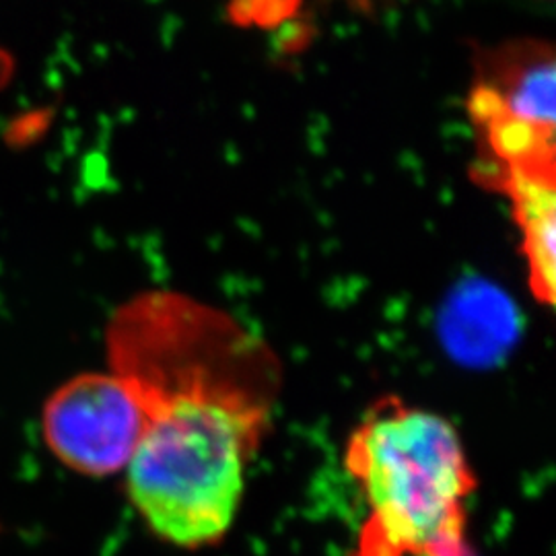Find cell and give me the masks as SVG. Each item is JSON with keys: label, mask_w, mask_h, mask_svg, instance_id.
Returning a JSON list of instances; mask_svg holds the SVG:
<instances>
[{"label": "cell", "mask_w": 556, "mask_h": 556, "mask_svg": "<svg viewBox=\"0 0 556 556\" xmlns=\"http://www.w3.org/2000/svg\"><path fill=\"white\" fill-rule=\"evenodd\" d=\"M11 68H13V62L9 56H4V54H0V85L7 80L9 77V73H11Z\"/></svg>", "instance_id": "cell-6"}, {"label": "cell", "mask_w": 556, "mask_h": 556, "mask_svg": "<svg viewBox=\"0 0 556 556\" xmlns=\"http://www.w3.org/2000/svg\"><path fill=\"white\" fill-rule=\"evenodd\" d=\"M540 2H546V4H551V2H553V0H540Z\"/></svg>", "instance_id": "cell-7"}, {"label": "cell", "mask_w": 556, "mask_h": 556, "mask_svg": "<svg viewBox=\"0 0 556 556\" xmlns=\"http://www.w3.org/2000/svg\"><path fill=\"white\" fill-rule=\"evenodd\" d=\"M514 204L523 254L528 260L530 289L540 303L555 301L556 178L532 174H503L491 181Z\"/></svg>", "instance_id": "cell-5"}, {"label": "cell", "mask_w": 556, "mask_h": 556, "mask_svg": "<svg viewBox=\"0 0 556 556\" xmlns=\"http://www.w3.org/2000/svg\"><path fill=\"white\" fill-rule=\"evenodd\" d=\"M41 433L64 466L85 477H110L135 454L142 415L116 376L83 374L48 397Z\"/></svg>", "instance_id": "cell-3"}, {"label": "cell", "mask_w": 556, "mask_h": 556, "mask_svg": "<svg viewBox=\"0 0 556 556\" xmlns=\"http://www.w3.org/2000/svg\"><path fill=\"white\" fill-rule=\"evenodd\" d=\"M555 48L548 41H507L480 54L468 101L477 130L555 137Z\"/></svg>", "instance_id": "cell-4"}, {"label": "cell", "mask_w": 556, "mask_h": 556, "mask_svg": "<svg viewBox=\"0 0 556 556\" xmlns=\"http://www.w3.org/2000/svg\"><path fill=\"white\" fill-rule=\"evenodd\" d=\"M105 344L110 374L142 415L126 466L135 507L176 546L219 542L275 415V351L227 312L176 291L124 303Z\"/></svg>", "instance_id": "cell-1"}, {"label": "cell", "mask_w": 556, "mask_h": 556, "mask_svg": "<svg viewBox=\"0 0 556 556\" xmlns=\"http://www.w3.org/2000/svg\"><path fill=\"white\" fill-rule=\"evenodd\" d=\"M346 470L367 505L357 556H470L466 501L477 480L445 418L381 402L349 441Z\"/></svg>", "instance_id": "cell-2"}]
</instances>
